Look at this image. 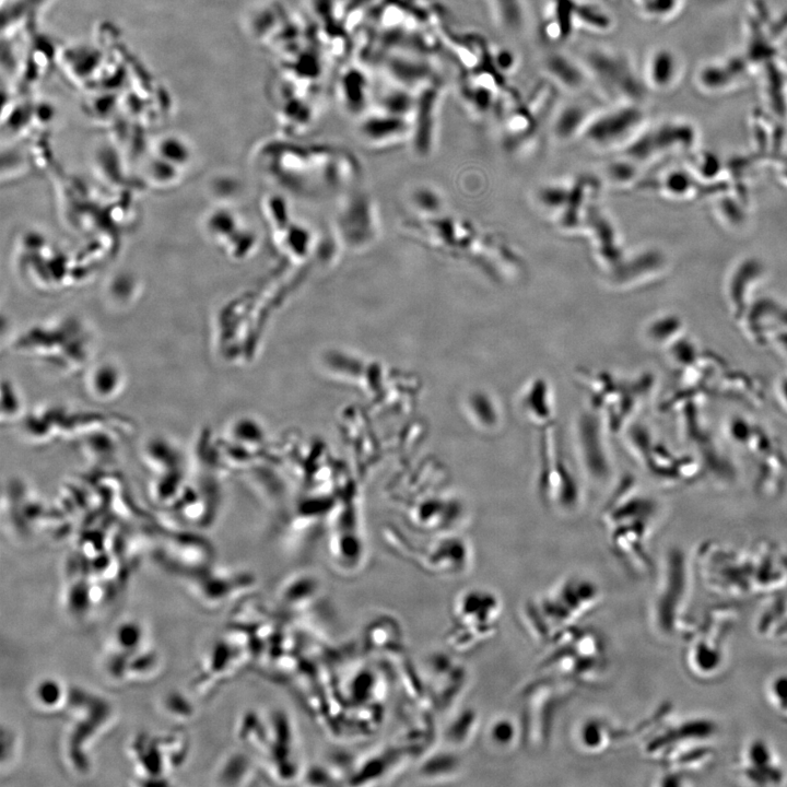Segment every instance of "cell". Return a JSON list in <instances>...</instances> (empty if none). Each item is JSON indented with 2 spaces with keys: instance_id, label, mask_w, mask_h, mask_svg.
<instances>
[{
  "instance_id": "obj_4",
  "label": "cell",
  "mask_w": 787,
  "mask_h": 787,
  "mask_svg": "<svg viewBox=\"0 0 787 787\" xmlns=\"http://www.w3.org/2000/svg\"><path fill=\"white\" fill-rule=\"evenodd\" d=\"M577 0H547L540 24V34L551 45H561L577 33Z\"/></svg>"
},
{
  "instance_id": "obj_7",
  "label": "cell",
  "mask_w": 787,
  "mask_h": 787,
  "mask_svg": "<svg viewBox=\"0 0 787 787\" xmlns=\"http://www.w3.org/2000/svg\"><path fill=\"white\" fill-rule=\"evenodd\" d=\"M671 73V58L668 51L653 52L645 67L646 81L655 87L662 89L669 84Z\"/></svg>"
},
{
  "instance_id": "obj_1",
  "label": "cell",
  "mask_w": 787,
  "mask_h": 787,
  "mask_svg": "<svg viewBox=\"0 0 787 787\" xmlns=\"http://www.w3.org/2000/svg\"><path fill=\"white\" fill-rule=\"evenodd\" d=\"M578 58L589 77L591 87L612 104L636 103L643 85L630 56L616 47L595 45L582 50Z\"/></svg>"
},
{
  "instance_id": "obj_5",
  "label": "cell",
  "mask_w": 787,
  "mask_h": 787,
  "mask_svg": "<svg viewBox=\"0 0 787 787\" xmlns=\"http://www.w3.org/2000/svg\"><path fill=\"white\" fill-rule=\"evenodd\" d=\"M491 15L503 32L519 35L528 26L529 14L526 0H488Z\"/></svg>"
},
{
  "instance_id": "obj_3",
  "label": "cell",
  "mask_w": 787,
  "mask_h": 787,
  "mask_svg": "<svg viewBox=\"0 0 787 787\" xmlns=\"http://www.w3.org/2000/svg\"><path fill=\"white\" fill-rule=\"evenodd\" d=\"M542 71L555 87L568 93H582L591 83L580 59L560 49L549 51L541 61Z\"/></svg>"
},
{
  "instance_id": "obj_8",
  "label": "cell",
  "mask_w": 787,
  "mask_h": 787,
  "mask_svg": "<svg viewBox=\"0 0 787 787\" xmlns=\"http://www.w3.org/2000/svg\"><path fill=\"white\" fill-rule=\"evenodd\" d=\"M490 62L497 72L505 77L517 69L519 60L515 51L501 47L491 48Z\"/></svg>"
},
{
  "instance_id": "obj_2",
  "label": "cell",
  "mask_w": 787,
  "mask_h": 787,
  "mask_svg": "<svg viewBox=\"0 0 787 787\" xmlns=\"http://www.w3.org/2000/svg\"><path fill=\"white\" fill-rule=\"evenodd\" d=\"M497 607L496 601L492 596L484 592H467L462 594L454 604V629H458L462 632L454 634L458 636L463 633L466 637L469 635L474 641V637H482L489 635L493 629V624L497 619L498 612H485L481 611Z\"/></svg>"
},
{
  "instance_id": "obj_6",
  "label": "cell",
  "mask_w": 787,
  "mask_h": 787,
  "mask_svg": "<svg viewBox=\"0 0 787 787\" xmlns=\"http://www.w3.org/2000/svg\"><path fill=\"white\" fill-rule=\"evenodd\" d=\"M615 27L613 14L602 4L594 0H577L576 28L590 35H606Z\"/></svg>"
},
{
  "instance_id": "obj_9",
  "label": "cell",
  "mask_w": 787,
  "mask_h": 787,
  "mask_svg": "<svg viewBox=\"0 0 787 787\" xmlns=\"http://www.w3.org/2000/svg\"><path fill=\"white\" fill-rule=\"evenodd\" d=\"M61 691L55 681H43L36 689L35 697L42 707L49 709L48 707L59 704V698L62 697Z\"/></svg>"
}]
</instances>
